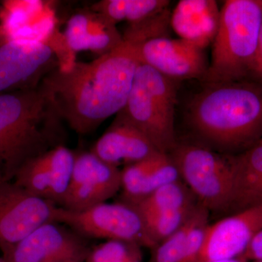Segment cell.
I'll return each mask as SVG.
<instances>
[{"label": "cell", "instance_id": "6da1fadb", "mask_svg": "<svg viewBox=\"0 0 262 262\" xmlns=\"http://www.w3.org/2000/svg\"><path fill=\"white\" fill-rule=\"evenodd\" d=\"M116 49L69 70L52 71L40 85L63 122L80 135L94 132L125 106L138 67L139 51L149 37L134 26L122 34Z\"/></svg>", "mask_w": 262, "mask_h": 262}, {"label": "cell", "instance_id": "7a4b0ae2", "mask_svg": "<svg viewBox=\"0 0 262 262\" xmlns=\"http://www.w3.org/2000/svg\"><path fill=\"white\" fill-rule=\"evenodd\" d=\"M203 84L184 113L191 142L234 156L262 139V80Z\"/></svg>", "mask_w": 262, "mask_h": 262}, {"label": "cell", "instance_id": "3957f363", "mask_svg": "<svg viewBox=\"0 0 262 262\" xmlns=\"http://www.w3.org/2000/svg\"><path fill=\"white\" fill-rule=\"evenodd\" d=\"M65 124L40 84L0 95V183L13 182L30 160L65 145Z\"/></svg>", "mask_w": 262, "mask_h": 262}, {"label": "cell", "instance_id": "277c9868", "mask_svg": "<svg viewBox=\"0 0 262 262\" xmlns=\"http://www.w3.org/2000/svg\"><path fill=\"white\" fill-rule=\"evenodd\" d=\"M261 24L262 0L225 1L202 83L251 78Z\"/></svg>", "mask_w": 262, "mask_h": 262}, {"label": "cell", "instance_id": "5b68a950", "mask_svg": "<svg viewBox=\"0 0 262 262\" xmlns=\"http://www.w3.org/2000/svg\"><path fill=\"white\" fill-rule=\"evenodd\" d=\"M179 82L141 63L126 103L117 114L164 154H169L177 144L175 111Z\"/></svg>", "mask_w": 262, "mask_h": 262}, {"label": "cell", "instance_id": "8992f818", "mask_svg": "<svg viewBox=\"0 0 262 262\" xmlns=\"http://www.w3.org/2000/svg\"><path fill=\"white\" fill-rule=\"evenodd\" d=\"M168 155L200 205L209 212L230 211L232 156L192 142L177 143Z\"/></svg>", "mask_w": 262, "mask_h": 262}, {"label": "cell", "instance_id": "52a82bcc", "mask_svg": "<svg viewBox=\"0 0 262 262\" xmlns=\"http://www.w3.org/2000/svg\"><path fill=\"white\" fill-rule=\"evenodd\" d=\"M52 221L67 225L84 238L127 241L149 249L156 246L140 212L122 201L100 203L80 211L58 206Z\"/></svg>", "mask_w": 262, "mask_h": 262}, {"label": "cell", "instance_id": "ba28073f", "mask_svg": "<svg viewBox=\"0 0 262 262\" xmlns=\"http://www.w3.org/2000/svg\"><path fill=\"white\" fill-rule=\"evenodd\" d=\"M58 67L59 60L46 43L0 37V95L36 89Z\"/></svg>", "mask_w": 262, "mask_h": 262}, {"label": "cell", "instance_id": "9c48e42d", "mask_svg": "<svg viewBox=\"0 0 262 262\" xmlns=\"http://www.w3.org/2000/svg\"><path fill=\"white\" fill-rule=\"evenodd\" d=\"M91 246L75 231L56 222L39 226L2 257L5 262H84Z\"/></svg>", "mask_w": 262, "mask_h": 262}, {"label": "cell", "instance_id": "30bf717a", "mask_svg": "<svg viewBox=\"0 0 262 262\" xmlns=\"http://www.w3.org/2000/svg\"><path fill=\"white\" fill-rule=\"evenodd\" d=\"M56 207L13 182L0 183V251L3 254L39 226L53 222Z\"/></svg>", "mask_w": 262, "mask_h": 262}, {"label": "cell", "instance_id": "8fae6325", "mask_svg": "<svg viewBox=\"0 0 262 262\" xmlns=\"http://www.w3.org/2000/svg\"><path fill=\"white\" fill-rule=\"evenodd\" d=\"M121 189V170L92 151L75 153L72 179L61 208L80 211L106 203Z\"/></svg>", "mask_w": 262, "mask_h": 262}, {"label": "cell", "instance_id": "7c38bea8", "mask_svg": "<svg viewBox=\"0 0 262 262\" xmlns=\"http://www.w3.org/2000/svg\"><path fill=\"white\" fill-rule=\"evenodd\" d=\"M75 153L57 146L28 162L13 181L31 194L61 206L72 179Z\"/></svg>", "mask_w": 262, "mask_h": 262}, {"label": "cell", "instance_id": "4fadbf2b", "mask_svg": "<svg viewBox=\"0 0 262 262\" xmlns=\"http://www.w3.org/2000/svg\"><path fill=\"white\" fill-rule=\"evenodd\" d=\"M139 56L141 63L178 82L192 79L201 81L208 68L204 50L181 38L149 39L141 45Z\"/></svg>", "mask_w": 262, "mask_h": 262}, {"label": "cell", "instance_id": "5bb4252c", "mask_svg": "<svg viewBox=\"0 0 262 262\" xmlns=\"http://www.w3.org/2000/svg\"><path fill=\"white\" fill-rule=\"evenodd\" d=\"M261 229L262 204L209 224L199 261L243 257L251 239Z\"/></svg>", "mask_w": 262, "mask_h": 262}, {"label": "cell", "instance_id": "9a60e30c", "mask_svg": "<svg viewBox=\"0 0 262 262\" xmlns=\"http://www.w3.org/2000/svg\"><path fill=\"white\" fill-rule=\"evenodd\" d=\"M91 151L103 161L118 168L162 153L142 133L117 115Z\"/></svg>", "mask_w": 262, "mask_h": 262}, {"label": "cell", "instance_id": "2e32d148", "mask_svg": "<svg viewBox=\"0 0 262 262\" xmlns=\"http://www.w3.org/2000/svg\"><path fill=\"white\" fill-rule=\"evenodd\" d=\"M63 34L69 48L75 54L91 51L103 56L116 49L123 42L122 34L116 25L91 9L72 15Z\"/></svg>", "mask_w": 262, "mask_h": 262}, {"label": "cell", "instance_id": "e0dca14e", "mask_svg": "<svg viewBox=\"0 0 262 262\" xmlns=\"http://www.w3.org/2000/svg\"><path fill=\"white\" fill-rule=\"evenodd\" d=\"M220 10L213 0H182L170 15V27L181 39L204 50L213 42Z\"/></svg>", "mask_w": 262, "mask_h": 262}, {"label": "cell", "instance_id": "ac0fdd59", "mask_svg": "<svg viewBox=\"0 0 262 262\" xmlns=\"http://www.w3.org/2000/svg\"><path fill=\"white\" fill-rule=\"evenodd\" d=\"M210 212L198 203L187 223L151 248L149 262H198Z\"/></svg>", "mask_w": 262, "mask_h": 262}, {"label": "cell", "instance_id": "d6986e66", "mask_svg": "<svg viewBox=\"0 0 262 262\" xmlns=\"http://www.w3.org/2000/svg\"><path fill=\"white\" fill-rule=\"evenodd\" d=\"M262 204V139L232 156V213Z\"/></svg>", "mask_w": 262, "mask_h": 262}, {"label": "cell", "instance_id": "ffe728a7", "mask_svg": "<svg viewBox=\"0 0 262 262\" xmlns=\"http://www.w3.org/2000/svg\"><path fill=\"white\" fill-rule=\"evenodd\" d=\"M168 0H102L91 10L106 17L115 25L126 21L128 25L141 23L168 9Z\"/></svg>", "mask_w": 262, "mask_h": 262}, {"label": "cell", "instance_id": "44dd1931", "mask_svg": "<svg viewBox=\"0 0 262 262\" xmlns=\"http://www.w3.org/2000/svg\"><path fill=\"white\" fill-rule=\"evenodd\" d=\"M196 198L182 180L157 189L135 207L142 216L176 211L196 204Z\"/></svg>", "mask_w": 262, "mask_h": 262}, {"label": "cell", "instance_id": "7402d4cb", "mask_svg": "<svg viewBox=\"0 0 262 262\" xmlns=\"http://www.w3.org/2000/svg\"><path fill=\"white\" fill-rule=\"evenodd\" d=\"M198 206V203L182 209L143 216L148 232L155 244L158 245L182 228L192 216Z\"/></svg>", "mask_w": 262, "mask_h": 262}, {"label": "cell", "instance_id": "603a6c76", "mask_svg": "<svg viewBox=\"0 0 262 262\" xmlns=\"http://www.w3.org/2000/svg\"><path fill=\"white\" fill-rule=\"evenodd\" d=\"M84 262H143L139 245L110 239L91 247Z\"/></svg>", "mask_w": 262, "mask_h": 262}, {"label": "cell", "instance_id": "cb8c5ba5", "mask_svg": "<svg viewBox=\"0 0 262 262\" xmlns=\"http://www.w3.org/2000/svg\"><path fill=\"white\" fill-rule=\"evenodd\" d=\"M243 257L247 261L262 260V229L251 239Z\"/></svg>", "mask_w": 262, "mask_h": 262}, {"label": "cell", "instance_id": "d4e9b609", "mask_svg": "<svg viewBox=\"0 0 262 262\" xmlns=\"http://www.w3.org/2000/svg\"><path fill=\"white\" fill-rule=\"evenodd\" d=\"M251 78L262 80V24L258 35L257 48Z\"/></svg>", "mask_w": 262, "mask_h": 262}, {"label": "cell", "instance_id": "484cf974", "mask_svg": "<svg viewBox=\"0 0 262 262\" xmlns=\"http://www.w3.org/2000/svg\"><path fill=\"white\" fill-rule=\"evenodd\" d=\"M198 262H247L244 257L234 258L229 260H213V261H201Z\"/></svg>", "mask_w": 262, "mask_h": 262}, {"label": "cell", "instance_id": "4316f807", "mask_svg": "<svg viewBox=\"0 0 262 262\" xmlns=\"http://www.w3.org/2000/svg\"><path fill=\"white\" fill-rule=\"evenodd\" d=\"M247 262H262V260H256V261H247Z\"/></svg>", "mask_w": 262, "mask_h": 262}, {"label": "cell", "instance_id": "83f0119b", "mask_svg": "<svg viewBox=\"0 0 262 262\" xmlns=\"http://www.w3.org/2000/svg\"><path fill=\"white\" fill-rule=\"evenodd\" d=\"M0 262H5L4 259H3V258L2 257V256L0 257Z\"/></svg>", "mask_w": 262, "mask_h": 262}]
</instances>
